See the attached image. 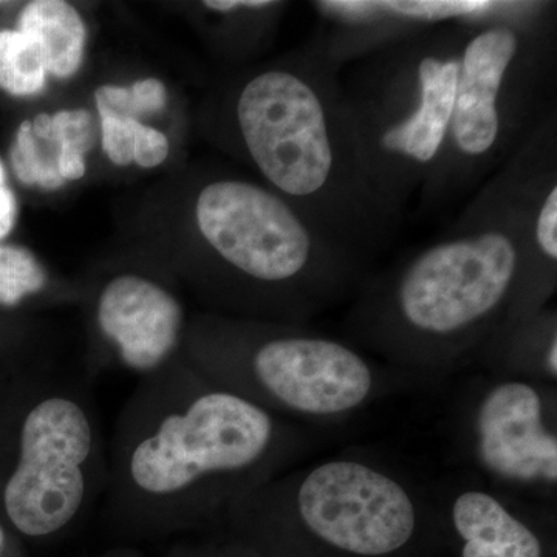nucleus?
<instances>
[{
    "label": "nucleus",
    "instance_id": "obj_7",
    "mask_svg": "<svg viewBox=\"0 0 557 557\" xmlns=\"http://www.w3.org/2000/svg\"><path fill=\"white\" fill-rule=\"evenodd\" d=\"M196 223L237 284L285 325H299L357 295L368 263L321 233L274 190L220 178L201 188Z\"/></svg>",
    "mask_w": 557,
    "mask_h": 557
},
{
    "label": "nucleus",
    "instance_id": "obj_19",
    "mask_svg": "<svg viewBox=\"0 0 557 557\" xmlns=\"http://www.w3.org/2000/svg\"><path fill=\"white\" fill-rule=\"evenodd\" d=\"M98 112L137 120L138 115L159 113L166 108V87L159 79L137 81L134 86H102L95 94Z\"/></svg>",
    "mask_w": 557,
    "mask_h": 557
},
{
    "label": "nucleus",
    "instance_id": "obj_11",
    "mask_svg": "<svg viewBox=\"0 0 557 557\" xmlns=\"http://www.w3.org/2000/svg\"><path fill=\"white\" fill-rule=\"evenodd\" d=\"M508 3L509 0H321L313 2V9L327 22L322 38L344 67L418 32L491 20Z\"/></svg>",
    "mask_w": 557,
    "mask_h": 557
},
{
    "label": "nucleus",
    "instance_id": "obj_15",
    "mask_svg": "<svg viewBox=\"0 0 557 557\" xmlns=\"http://www.w3.org/2000/svg\"><path fill=\"white\" fill-rule=\"evenodd\" d=\"M38 50L46 72L65 79L81 67L86 49V25L67 2L36 0L22 10L20 30Z\"/></svg>",
    "mask_w": 557,
    "mask_h": 557
},
{
    "label": "nucleus",
    "instance_id": "obj_16",
    "mask_svg": "<svg viewBox=\"0 0 557 557\" xmlns=\"http://www.w3.org/2000/svg\"><path fill=\"white\" fill-rule=\"evenodd\" d=\"M33 134L38 138L53 139L60 149L58 171L64 182L79 180L86 174L84 153L91 148L94 131L87 110H61L54 115L40 113L32 121Z\"/></svg>",
    "mask_w": 557,
    "mask_h": 557
},
{
    "label": "nucleus",
    "instance_id": "obj_18",
    "mask_svg": "<svg viewBox=\"0 0 557 557\" xmlns=\"http://www.w3.org/2000/svg\"><path fill=\"white\" fill-rule=\"evenodd\" d=\"M58 156L60 149L53 139L36 137L32 131V121L21 124L11 149V164L14 174L24 185H38L46 189L61 188L65 182L58 171Z\"/></svg>",
    "mask_w": 557,
    "mask_h": 557
},
{
    "label": "nucleus",
    "instance_id": "obj_6",
    "mask_svg": "<svg viewBox=\"0 0 557 557\" xmlns=\"http://www.w3.org/2000/svg\"><path fill=\"white\" fill-rule=\"evenodd\" d=\"M233 511L276 523L310 557H412L445 525L438 491L359 449L276 475Z\"/></svg>",
    "mask_w": 557,
    "mask_h": 557
},
{
    "label": "nucleus",
    "instance_id": "obj_3",
    "mask_svg": "<svg viewBox=\"0 0 557 557\" xmlns=\"http://www.w3.org/2000/svg\"><path fill=\"white\" fill-rule=\"evenodd\" d=\"M309 445L300 424L199 376L131 432L121 482L143 507L233 511Z\"/></svg>",
    "mask_w": 557,
    "mask_h": 557
},
{
    "label": "nucleus",
    "instance_id": "obj_5",
    "mask_svg": "<svg viewBox=\"0 0 557 557\" xmlns=\"http://www.w3.org/2000/svg\"><path fill=\"white\" fill-rule=\"evenodd\" d=\"M469 25L418 32L341 69L362 166L376 193L403 218L445 145Z\"/></svg>",
    "mask_w": 557,
    "mask_h": 557
},
{
    "label": "nucleus",
    "instance_id": "obj_8",
    "mask_svg": "<svg viewBox=\"0 0 557 557\" xmlns=\"http://www.w3.org/2000/svg\"><path fill=\"white\" fill-rule=\"evenodd\" d=\"M203 379L292 423L351 420L418 380L354 341L284 325L223 351Z\"/></svg>",
    "mask_w": 557,
    "mask_h": 557
},
{
    "label": "nucleus",
    "instance_id": "obj_1",
    "mask_svg": "<svg viewBox=\"0 0 557 557\" xmlns=\"http://www.w3.org/2000/svg\"><path fill=\"white\" fill-rule=\"evenodd\" d=\"M556 285L534 258L522 201L496 172L438 239L362 282L348 321L358 347L437 379L482 361L507 330L549 306Z\"/></svg>",
    "mask_w": 557,
    "mask_h": 557
},
{
    "label": "nucleus",
    "instance_id": "obj_2",
    "mask_svg": "<svg viewBox=\"0 0 557 557\" xmlns=\"http://www.w3.org/2000/svg\"><path fill=\"white\" fill-rule=\"evenodd\" d=\"M321 33L292 62L245 81L234 102L240 145L259 174L329 239L369 263L403 223L368 177L339 72Z\"/></svg>",
    "mask_w": 557,
    "mask_h": 557
},
{
    "label": "nucleus",
    "instance_id": "obj_22",
    "mask_svg": "<svg viewBox=\"0 0 557 557\" xmlns=\"http://www.w3.org/2000/svg\"><path fill=\"white\" fill-rule=\"evenodd\" d=\"M168 153H170V141H168L166 135L141 124L137 134V143H135L134 163L146 168V170L157 168L166 160Z\"/></svg>",
    "mask_w": 557,
    "mask_h": 557
},
{
    "label": "nucleus",
    "instance_id": "obj_20",
    "mask_svg": "<svg viewBox=\"0 0 557 557\" xmlns=\"http://www.w3.org/2000/svg\"><path fill=\"white\" fill-rule=\"evenodd\" d=\"M46 284V273L27 249L0 245V302L14 306L22 298L38 293Z\"/></svg>",
    "mask_w": 557,
    "mask_h": 557
},
{
    "label": "nucleus",
    "instance_id": "obj_25",
    "mask_svg": "<svg viewBox=\"0 0 557 557\" xmlns=\"http://www.w3.org/2000/svg\"><path fill=\"white\" fill-rule=\"evenodd\" d=\"M3 541H5V534H3L2 527H0V549L3 547Z\"/></svg>",
    "mask_w": 557,
    "mask_h": 557
},
{
    "label": "nucleus",
    "instance_id": "obj_13",
    "mask_svg": "<svg viewBox=\"0 0 557 557\" xmlns=\"http://www.w3.org/2000/svg\"><path fill=\"white\" fill-rule=\"evenodd\" d=\"M443 518L460 542V557H544V542L527 507L480 480L438 491Z\"/></svg>",
    "mask_w": 557,
    "mask_h": 557
},
{
    "label": "nucleus",
    "instance_id": "obj_23",
    "mask_svg": "<svg viewBox=\"0 0 557 557\" xmlns=\"http://www.w3.org/2000/svg\"><path fill=\"white\" fill-rule=\"evenodd\" d=\"M16 214V197L7 186V188L0 189V239H3L13 230Z\"/></svg>",
    "mask_w": 557,
    "mask_h": 557
},
{
    "label": "nucleus",
    "instance_id": "obj_9",
    "mask_svg": "<svg viewBox=\"0 0 557 557\" xmlns=\"http://www.w3.org/2000/svg\"><path fill=\"white\" fill-rule=\"evenodd\" d=\"M458 446L485 485L530 505L557 494L555 388L497 375L469 388L458 410Z\"/></svg>",
    "mask_w": 557,
    "mask_h": 557
},
{
    "label": "nucleus",
    "instance_id": "obj_17",
    "mask_svg": "<svg viewBox=\"0 0 557 557\" xmlns=\"http://www.w3.org/2000/svg\"><path fill=\"white\" fill-rule=\"evenodd\" d=\"M46 67L35 46L17 30L0 32V89L32 97L46 86Z\"/></svg>",
    "mask_w": 557,
    "mask_h": 557
},
{
    "label": "nucleus",
    "instance_id": "obj_10",
    "mask_svg": "<svg viewBox=\"0 0 557 557\" xmlns=\"http://www.w3.org/2000/svg\"><path fill=\"white\" fill-rule=\"evenodd\" d=\"M95 428L78 399L50 394L24 418L20 458L3 490L14 528L46 537L72 523L89 496Z\"/></svg>",
    "mask_w": 557,
    "mask_h": 557
},
{
    "label": "nucleus",
    "instance_id": "obj_4",
    "mask_svg": "<svg viewBox=\"0 0 557 557\" xmlns=\"http://www.w3.org/2000/svg\"><path fill=\"white\" fill-rule=\"evenodd\" d=\"M556 3L509 0L469 25L437 166L418 196L421 211L469 200L556 112Z\"/></svg>",
    "mask_w": 557,
    "mask_h": 557
},
{
    "label": "nucleus",
    "instance_id": "obj_24",
    "mask_svg": "<svg viewBox=\"0 0 557 557\" xmlns=\"http://www.w3.org/2000/svg\"><path fill=\"white\" fill-rule=\"evenodd\" d=\"M5 171H3L2 163H0V189L5 188Z\"/></svg>",
    "mask_w": 557,
    "mask_h": 557
},
{
    "label": "nucleus",
    "instance_id": "obj_12",
    "mask_svg": "<svg viewBox=\"0 0 557 557\" xmlns=\"http://www.w3.org/2000/svg\"><path fill=\"white\" fill-rule=\"evenodd\" d=\"M98 324L102 335L119 348L126 368L152 373L177 348L183 310L177 299L156 282L120 276L102 289Z\"/></svg>",
    "mask_w": 557,
    "mask_h": 557
},
{
    "label": "nucleus",
    "instance_id": "obj_14",
    "mask_svg": "<svg viewBox=\"0 0 557 557\" xmlns=\"http://www.w3.org/2000/svg\"><path fill=\"white\" fill-rule=\"evenodd\" d=\"M482 361L497 375L520 376L555 384L557 381V318L545 307L512 325L486 351Z\"/></svg>",
    "mask_w": 557,
    "mask_h": 557
},
{
    "label": "nucleus",
    "instance_id": "obj_21",
    "mask_svg": "<svg viewBox=\"0 0 557 557\" xmlns=\"http://www.w3.org/2000/svg\"><path fill=\"white\" fill-rule=\"evenodd\" d=\"M102 149L116 166H129L134 163L135 143L141 121L100 112Z\"/></svg>",
    "mask_w": 557,
    "mask_h": 557
}]
</instances>
